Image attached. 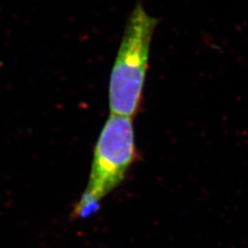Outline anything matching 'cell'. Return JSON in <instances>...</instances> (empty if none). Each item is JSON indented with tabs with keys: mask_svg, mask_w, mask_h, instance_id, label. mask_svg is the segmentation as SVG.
<instances>
[{
	"mask_svg": "<svg viewBox=\"0 0 248 248\" xmlns=\"http://www.w3.org/2000/svg\"><path fill=\"white\" fill-rule=\"evenodd\" d=\"M157 22L141 3L134 7L129 16L108 86V104L113 115L133 118L139 111Z\"/></svg>",
	"mask_w": 248,
	"mask_h": 248,
	"instance_id": "1",
	"label": "cell"
},
{
	"mask_svg": "<svg viewBox=\"0 0 248 248\" xmlns=\"http://www.w3.org/2000/svg\"><path fill=\"white\" fill-rule=\"evenodd\" d=\"M136 157L133 120L111 114L95 145L87 187L75 207V217L97 211L99 202L122 183Z\"/></svg>",
	"mask_w": 248,
	"mask_h": 248,
	"instance_id": "2",
	"label": "cell"
}]
</instances>
